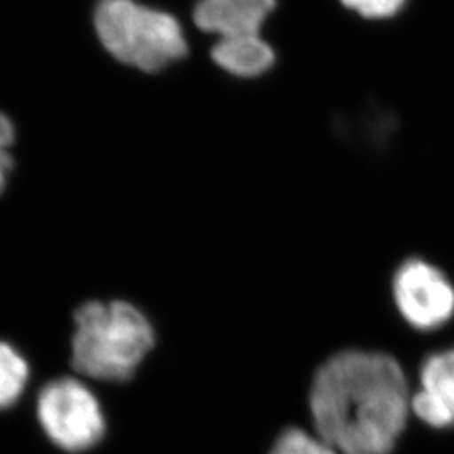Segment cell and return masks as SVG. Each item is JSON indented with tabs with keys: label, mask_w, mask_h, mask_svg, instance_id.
<instances>
[{
	"label": "cell",
	"mask_w": 454,
	"mask_h": 454,
	"mask_svg": "<svg viewBox=\"0 0 454 454\" xmlns=\"http://www.w3.org/2000/svg\"><path fill=\"white\" fill-rule=\"evenodd\" d=\"M153 345V325L129 301H88L74 313L71 362L86 377L125 382Z\"/></svg>",
	"instance_id": "obj_2"
},
{
	"label": "cell",
	"mask_w": 454,
	"mask_h": 454,
	"mask_svg": "<svg viewBox=\"0 0 454 454\" xmlns=\"http://www.w3.org/2000/svg\"><path fill=\"white\" fill-rule=\"evenodd\" d=\"M212 59L236 78H258L275 66L273 48L261 34L221 37L212 48Z\"/></svg>",
	"instance_id": "obj_8"
},
{
	"label": "cell",
	"mask_w": 454,
	"mask_h": 454,
	"mask_svg": "<svg viewBox=\"0 0 454 454\" xmlns=\"http://www.w3.org/2000/svg\"><path fill=\"white\" fill-rule=\"evenodd\" d=\"M276 9V0H199L194 22L204 33L221 37L260 34L264 20Z\"/></svg>",
	"instance_id": "obj_7"
},
{
	"label": "cell",
	"mask_w": 454,
	"mask_h": 454,
	"mask_svg": "<svg viewBox=\"0 0 454 454\" xmlns=\"http://www.w3.org/2000/svg\"><path fill=\"white\" fill-rule=\"evenodd\" d=\"M412 389L399 360L377 350H341L309 387L315 433L339 454H390L406 429Z\"/></svg>",
	"instance_id": "obj_1"
},
{
	"label": "cell",
	"mask_w": 454,
	"mask_h": 454,
	"mask_svg": "<svg viewBox=\"0 0 454 454\" xmlns=\"http://www.w3.org/2000/svg\"><path fill=\"white\" fill-rule=\"evenodd\" d=\"M340 2L347 9L371 20L392 19L397 16L407 4V0H340Z\"/></svg>",
	"instance_id": "obj_11"
},
{
	"label": "cell",
	"mask_w": 454,
	"mask_h": 454,
	"mask_svg": "<svg viewBox=\"0 0 454 454\" xmlns=\"http://www.w3.org/2000/svg\"><path fill=\"white\" fill-rule=\"evenodd\" d=\"M95 29L116 61L145 73L162 71L189 51L176 17L135 0H99Z\"/></svg>",
	"instance_id": "obj_3"
},
{
	"label": "cell",
	"mask_w": 454,
	"mask_h": 454,
	"mask_svg": "<svg viewBox=\"0 0 454 454\" xmlns=\"http://www.w3.org/2000/svg\"><path fill=\"white\" fill-rule=\"evenodd\" d=\"M37 418L48 438L67 453H84L95 448L106 431L97 395L71 377L44 386L37 399Z\"/></svg>",
	"instance_id": "obj_4"
},
{
	"label": "cell",
	"mask_w": 454,
	"mask_h": 454,
	"mask_svg": "<svg viewBox=\"0 0 454 454\" xmlns=\"http://www.w3.org/2000/svg\"><path fill=\"white\" fill-rule=\"evenodd\" d=\"M270 454H339L317 433L311 434L305 429L292 427L276 439Z\"/></svg>",
	"instance_id": "obj_10"
},
{
	"label": "cell",
	"mask_w": 454,
	"mask_h": 454,
	"mask_svg": "<svg viewBox=\"0 0 454 454\" xmlns=\"http://www.w3.org/2000/svg\"><path fill=\"white\" fill-rule=\"evenodd\" d=\"M392 298L401 318L412 330L438 332L454 320V283L438 264L407 258L392 276Z\"/></svg>",
	"instance_id": "obj_5"
},
{
	"label": "cell",
	"mask_w": 454,
	"mask_h": 454,
	"mask_svg": "<svg viewBox=\"0 0 454 454\" xmlns=\"http://www.w3.org/2000/svg\"><path fill=\"white\" fill-rule=\"evenodd\" d=\"M411 412L433 429H453L454 347L439 348L422 360Z\"/></svg>",
	"instance_id": "obj_6"
},
{
	"label": "cell",
	"mask_w": 454,
	"mask_h": 454,
	"mask_svg": "<svg viewBox=\"0 0 454 454\" xmlns=\"http://www.w3.org/2000/svg\"><path fill=\"white\" fill-rule=\"evenodd\" d=\"M16 140V129L9 116L0 114V195L7 187L9 174L14 167V160L11 155V146Z\"/></svg>",
	"instance_id": "obj_12"
},
{
	"label": "cell",
	"mask_w": 454,
	"mask_h": 454,
	"mask_svg": "<svg viewBox=\"0 0 454 454\" xmlns=\"http://www.w3.org/2000/svg\"><path fill=\"white\" fill-rule=\"evenodd\" d=\"M29 380V365L22 354L7 341H0V411L11 409L20 399Z\"/></svg>",
	"instance_id": "obj_9"
}]
</instances>
